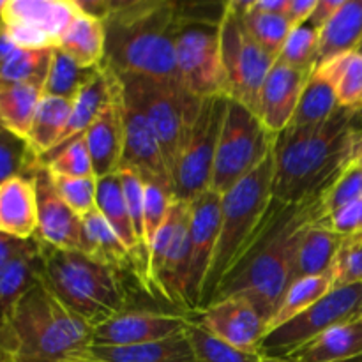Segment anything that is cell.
<instances>
[{
	"label": "cell",
	"instance_id": "obj_44",
	"mask_svg": "<svg viewBox=\"0 0 362 362\" xmlns=\"http://www.w3.org/2000/svg\"><path fill=\"white\" fill-rule=\"evenodd\" d=\"M49 173V172H48ZM60 198L69 205L71 211L85 218L98 209V179L90 177H53Z\"/></svg>",
	"mask_w": 362,
	"mask_h": 362
},
{
	"label": "cell",
	"instance_id": "obj_60",
	"mask_svg": "<svg viewBox=\"0 0 362 362\" xmlns=\"http://www.w3.org/2000/svg\"><path fill=\"white\" fill-rule=\"evenodd\" d=\"M69 362H80V361H69Z\"/></svg>",
	"mask_w": 362,
	"mask_h": 362
},
{
	"label": "cell",
	"instance_id": "obj_42",
	"mask_svg": "<svg viewBox=\"0 0 362 362\" xmlns=\"http://www.w3.org/2000/svg\"><path fill=\"white\" fill-rule=\"evenodd\" d=\"M37 166L27 141L0 126V184L13 177L32 175Z\"/></svg>",
	"mask_w": 362,
	"mask_h": 362
},
{
	"label": "cell",
	"instance_id": "obj_13",
	"mask_svg": "<svg viewBox=\"0 0 362 362\" xmlns=\"http://www.w3.org/2000/svg\"><path fill=\"white\" fill-rule=\"evenodd\" d=\"M362 310V283L334 286L315 306L267 332L262 339L258 354L269 359H285L286 356L306 345L329 329L354 320Z\"/></svg>",
	"mask_w": 362,
	"mask_h": 362
},
{
	"label": "cell",
	"instance_id": "obj_48",
	"mask_svg": "<svg viewBox=\"0 0 362 362\" xmlns=\"http://www.w3.org/2000/svg\"><path fill=\"white\" fill-rule=\"evenodd\" d=\"M37 246V239H16V237L6 235V233H0V271L4 267L14 262L16 258H20L21 255L28 253L30 250Z\"/></svg>",
	"mask_w": 362,
	"mask_h": 362
},
{
	"label": "cell",
	"instance_id": "obj_43",
	"mask_svg": "<svg viewBox=\"0 0 362 362\" xmlns=\"http://www.w3.org/2000/svg\"><path fill=\"white\" fill-rule=\"evenodd\" d=\"M145 182V207H144V243L145 250H151L152 243H154L156 233L165 223L166 216H168L170 209H172L173 202H175V194H173V187L166 186L161 182Z\"/></svg>",
	"mask_w": 362,
	"mask_h": 362
},
{
	"label": "cell",
	"instance_id": "obj_26",
	"mask_svg": "<svg viewBox=\"0 0 362 362\" xmlns=\"http://www.w3.org/2000/svg\"><path fill=\"white\" fill-rule=\"evenodd\" d=\"M362 45V0H343L341 7L320 30L317 67L357 52Z\"/></svg>",
	"mask_w": 362,
	"mask_h": 362
},
{
	"label": "cell",
	"instance_id": "obj_17",
	"mask_svg": "<svg viewBox=\"0 0 362 362\" xmlns=\"http://www.w3.org/2000/svg\"><path fill=\"white\" fill-rule=\"evenodd\" d=\"M194 322L209 334L251 354H258L267 329L255 304L240 296L214 300L194 315Z\"/></svg>",
	"mask_w": 362,
	"mask_h": 362
},
{
	"label": "cell",
	"instance_id": "obj_46",
	"mask_svg": "<svg viewBox=\"0 0 362 362\" xmlns=\"http://www.w3.org/2000/svg\"><path fill=\"white\" fill-rule=\"evenodd\" d=\"M120 186H122L124 200H126L127 211H129L131 221H133L134 232H136L138 240L144 246V207H145V182L138 173L131 170H119ZM147 253V250H145ZM148 255V253H147Z\"/></svg>",
	"mask_w": 362,
	"mask_h": 362
},
{
	"label": "cell",
	"instance_id": "obj_34",
	"mask_svg": "<svg viewBox=\"0 0 362 362\" xmlns=\"http://www.w3.org/2000/svg\"><path fill=\"white\" fill-rule=\"evenodd\" d=\"M334 288V276L324 274V276H311V278H300L296 279L288 290L283 296L281 304L276 310L274 317L269 320L265 334L274 329L281 327L283 324L290 322L292 318L299 317L306 310L318 303L322 297L327 296L331 290Z\"/></svg>",
	"mask_w": 362,
	"mask_h": 362
},
{
	"label": "cell",
	"instance_id": "obj_29",
	"mask_svg": "<svg viewBox=\"0 0 362 362\" xmlns=\"http://www.w3.org/2000/svg\"><path fill=\"white\" fill-rule=\"evenodd\" d=\"M73 101L55 98V95H42L35 110L30 131L27 136L28 151L37 165L42 159L55 151L60 144L71 117Z\"/></svg>",
	"mask_w": 362,
	"mask_h": 362
},
{
	"label": "cell",
	"instance_id": "obj_35",
	"mask_svg": "<svg viewBox=\"0 0 362 362\" xmlns=\"http://www.w3.org/2000/svg\"><path fill=\"white\" fill-rule=\"evenodd\" d=\"M232 6L243 14L246 28L253 35L255 41L269 53L274 60H278L290 32L292 25L288 23L285 14H269L253 9V0H232Z\"/></svg>",
	"mask_w": 362,
	"mask_h": 362
},
{
	"label": "cell",
	"instance_id": "obj_16",
	"mask_svg": "<svg viewBox=\"0 0 362 362\" xmlns=\"http://www.w3.org/2000/svg\"><path fill=\"white\" fill-rule=\"evenodd\" d=\"M191 204L189 221V274H187V304L197 315L204 292L205 278L211 267L212 255L219 235L221 223V194L207 189Z\"/></svg>",
	"mask_w": 362,
	"mask_h": 362
},
{
	"label": "cell",
	"instance_id": "obj_45",
	"mask_svg": "<svg viewBox=\"0 0 362 362\" xmlns=\"http://www.w3.org/2000/svg\"><path fill=\"white\" fill-rule=\"evenodd\" d=\"M53 177H90L94 175L90 156L83 138L71 141L62 151L55 152L41 163ZM95 177V175H94Z\"/></svg>",
	"mask_w": 362,
	"mask_h": 362
},
{
	"label": "cell",
	"instance_id": "obj_63",
	"mask_svg": "<svg viewBox=\"0 0 362 362\" xmlns=\"http://www.w3.org/2000/svg\"><path fill=\"white\" fill-rule=\"evenodd\" d=\"M361 317H362V315H361Z\"/></svg>",
	"mask_w": 362,
	"mask_h": 362
},
{
	"label": "cell",
	"instance_id": "obj_33",
	"mask_svg": "<svg viewBox=\"0 0 362 362\" xmlns=\"http://www.w3.org/2000/svg\"><path fill=\"white\" fill-rule=\"evenodd\" d=\"M42 95L39 85L0 81V126L27 141Z\"/></svg>",
	"mask_w": 362,
	"mask_h": 362
},
{
	"label": "cell",
	"instance_id": "obj_36",
	"mask_svg": "<svg viewBox=\"0 0 362 362\" xmlns=\"http://www.w3.org/2000/svg\"><path fill=\"white\" fill-rule=\"evenodd\" d=\"M95 69L98 67L87 69V67L80 66L66 52H62L60 48H53L52 62H49V71L45 87H42V94L73 101Z\"/></svg>",
	"mask_w": 362,
	"mask_h": 362
},
{
	"label": "cell",
	"instance_id": "obj_27",
	"mask_svg": "<svg viewBox=\"0 0 362 362\" xmlns=\"http://www.w3.org/2000/svg\"><path fill=\"white\" fill-rule=\"evenodd\" d=\"M345 243L346 237L334 232L325 219L315 223L306 232L297 251L293 281L311 276L332 274Z\"/></svg>",
	"mask_w": 362,
	"mask_h": 362
},
{
	"label": "cell",
	"instance_id": "obj_1",
	"mask_svg": "<svg viewBox=\"0 0 362 362\" xmlns=\"http://www.w3.org/2000/svg\"><path fill=\"white\" fill-rule=\"evenodd\" d=\"M322 219H327L322 193L300 204L272 200L257 239L226 276L214 300L233 296L246 297L269 324L293 283L297 251L304 235Z\"/></svg>",
	"mask_w": 362,
	"mask_h": 362
},
{
	"label": "cell",
	"instance_id": "obj_37",
	"mask_svg": "<svg viewBox=\"0 0 362 362\" xmlns=\"http://www.w3.org/2000/svg\"><path fill=\"white\" fill-rule=\"evenodd\" d=\"M322 67L331 74L339 108L357 112L362 106V53L352 52Z\"/></svg>",
	"mask_w": 362,
	"mask_h": 362
},
{
	"label": "cell",
	"instance_id": "obj_30",
	"mask_svg": "<svg viewBox=\"0 0 362 362\" xmlns=\"http://www.w3.org/2000/svg\"><path fill=\"white\" fill-rule=\"evenodd\" d=\"M338 110L339 103L331 74L325 67H317L304 87L296 115L286 129H311L322 126Z\"/></svg>",
	"mask_w": 362,
	"mask_h": 362
},
{
	"label": "cell",
	"instance_id": "obj_25",
	"mask_svg": "<svg viewBox=\"0 0 362 362\" xmlns=\"http://www.w3.org/2000/svg\"><path fill=\"white\" fill-rule=\"evenodd\" d=\"M80 251L87 257L101 262V264L117 269L119 272H124V274L127 272L138 283L133 255L124 246L119 235L110 228V225L98 209L85 216V218H81Z\"/></svg>",
	"mask_w": 362,
	"mask_h": 362
},
{
	"label": "cell",
	"instance_id": "obj_3",
	"mask_svg": "<svg viewBox=\"0 0 362 362\" xmlns=\"http://www.w3.org/2000/svg\"><path fill=\"white\" fill-rule=\"evenodd\" d=\"M106 53L101 66L115 74L179 80L175 59L177 2L113 0L105 18Z\"/></svg>",
	"mask_w": 362,
	"mask_h": 362
},
{
	"label": "cell",
	"instance_id": "obj_18",
	"mask_svg": "<svg viewBox=\"0 0 362 362\" xmlns=\"http://www.w3.org/2000/svg\"><path fill=\"white\" fill-rule=\"evenodd\" d=\"M122 87V85H120ZM124 152L119 170H131L147 182H161L172 186V173L166 165L154 127L140 106L122 94Z\"/></svg>",
	"mask_w": 362,
	"mask_h": 362
},
{
	"label": "cell",
	"instance_id": "obj_41",
	"mask_svg": "<svg viewBox=\"0 0 362 362\" xmlns=\"http://www.w3.org/2000/svg\"><path fill=\"white\" fill-rule=\"evenodd\" d=\"M318 42H320V30L306 21L300 27L292 28L279 53L278 62L296 69L313 71L318 59Z\"/></svg>",
	"mask_w": 362,
	"mask_h": 362
},
{
	"label": "cell",
	"instance_id": "obj_19",
	"mask_svg": "<svg viewBox=\"0 0 362 362\" xmlns=\"http://www.w3.org/2000/svg\"><path fill=\"white\" fill-rule=\"evenodd\" d=\"M37 193V233L35 239L55 250L80 251L81 218L60 198L52 175L39 165L32 173Z\"/></svg>",
	"mask_w": 362,
	"mask_h": 362
},
{
	"label": "cell",
	"instance_id": "obj_10",
	"mask_svg": "<svg viewBox=\"0 0 362 362\" xmlns=\"http://www.w3.org/2000/svg\"><path fill=\"white\" fill-rule=\"evenodd\" d=\"M189 202L175 200L165 223L156 233L148 250L152 296L159 297L177 311L191 313L187 304V274H189ZM194 315V313H193Z\"/></svg>",
	"mask_w": 362,
	"mask_h": 362
},
{
	"label": "cell",
	"instance_id": "obj_61",
	"mask_svg": "<svg viewBox=\"0 0 362 362\" xmlns=\"http://www.w3.org/2000/svg\"><path fill=\"white\" fill-rule=\"evenodd\" d=\"M9 362H14V361H13V359H9Z\"/></svg>",
	"mask_w": 362,
	"mask_h": 362
},
{
	"label": "cell",
	"instance_id": "obj_5",
	"mask_svg": "<svg viewBox=\"0 0 362 362\" xmlns=\"http://www.w3.org/2000/svg\"><path fill=\"white\" fill-rule=\"evenodd\" d=\"M41 255V281L92 329L129 308L131 290L124 272L81 251L55 250L42 243Z\"/></svg>",
	"mask_w": 362,
	"mask_h": 362
},
{
	"label": "cell",
	"instance_id": "obj_24",
	"mask_svg": "<svg viewBox=\"0 0 362 362\" xmlns=\"http://www.w3.org/2000/svg\"><path fill=\"white\" fill-rule=\"evenodd\" d=\"M0 233L23 240L37 233V193L32 175L0 184Z\"/></svg>",
	"mask_w": 362,
	"mask_h": 362
},
{
	"label": "cell",
	"instance_id": "obj_23",
	"mask_svg": "<svg viewBox=\"0 0 362 362\" xmlns=\"http://www.w3.org/2000/svg\"><path fill=\"white\" fill-rule=\"evenodd\" d=\"M73 361L80 362H198L186 331L172 338L127 346L90 345Z\"/></svg>",
	"mask_w": 362,
	"mask_h": 362
},
{
	"label": "cell",
	"instance_id": "obj_38",
	"mask_svg": "<svg viewBox=\"0 0 362 362\" xmlns=\"http://www.w3.org/2000/svg\"><path fill=\"white\" fill-rule=\"evenodd\" d=\"M359 198H362V152L357 151L345 168L325 187L322 193V202H324L325 214L331 218L332 214L343 211Z\"/></svg>",
	"mask_w": 362,
	"mask_h": 362
},
{
	"label": "cell",
	"instance_id": "obj_20",
	"mask_svg": "<svg viewBox=\"0 0 362 362\" xmlns=\"http://www.w3.org/2000/svg\"><path fill=\"white\" fill-rule=\"evenodd\" d=\"M313 71L296 69L276 60L258 99V117L271 133L281 134L292 122L304 87Z\"/></svg>",
	"mask_w": 362,
	"mask_h": 362
},
{
	"label": "cell",
	"instance_id": "obj_52",
	"mask_svg": "<svg viewBox=\"0 0 362 362\" xmlns=\"http://www.w3.org/2000/svg\"><path fill=\"white\" fill-rule=\"evenodd\" d=\"M18 49L20 48H18L16 42L13 41V37H11L7 28L2 25V21H0V67H2Z\"/></svg>",
	"mask_w": 362,
	"mask_h": 362
},
{
	"label": "cell",
	"instance_id": "obj_15",
	"mask_svg": "<svg viewBox=\"0 0 362 362\" xmlns=\"http://www.w3.org/2000/svg\"><path fill=\"white\" fill-rule=\"evenodd\" d=\"M193 320L194 315L186 311L127 308L92 329V345L127 346L159 341L184 332Z\"/></svg>",
	"mask_w": 362,
	"mask_h": 362
},
{
	"label": "cell",
	"instance_id": "obj_22",
	"mask_svg": "<svg viewBox=\"0 0 362 362\" xmlns=\"http://www.w3.org/2000/svg\"><path fill=\"white\" fill-rule=\"evenodd\" d=\"M119 90V76H117L112 69H108V67L99 66L98 69L94 71V74L88 78L87 83L81 87V90L78 92L76 98L73 99L69 122H67L66 131H64L62 140L57 145L55 151H53L52 154L46 156L45 159H48L49 156H53L55 152L62 151V148L67 147L71 141L78 140V138H83V134L87 133L88 127L94 124V120L98 119L99 113L113 101V98H115ZM45 159H42V161H45Z\"/></svg>",
	"mask_w": 362,
	"mask_h": 362
},
{
	"label": "cell",
	"instance_id": "obj_59",
	"mask_svg": "<svg viewBox=\"0 0 362 362\" xmlns=\"http://www.w3.org/2000/svg\"><path fill=\"white\" fill-rule=\"evenodd\" d=\"M357 52H361V53H362V45H361V48H359V49H357Z\"/></svg>",
	"mask_w": 362,
	"mask_h": 362
},
{
	"label": "cell",
	"instance_id": "obj_9",
	"mask_svg": "<svg viewBox=\"0 0 362 362\" xmlns=\"http://www.w3.org/2000/svg\"><path fill=\"white\" fill-rule=\"evenodd\" d=\"M276 138L278 136L265 127L258 113L228 99L209 189L223 197L246 179L272 154Z\"/></svg>",
	"mask_w": 362,
	"mask_h": 362
},
{
	"label": "cell",
	"instance_id": "obj_51",
	"mask_svg": "<svg viewBox=\"0 0 362 362\" xmlns=\"http://www.w3.org/2000/svg\"><path fill=\"white\" fill-rule=\"evenodd\" d=\"M113 0H74V6L81 14L105 21L108 13L112 11Z\"/></svg>",
	"mask_w": 362,
	"mask_h": 362
},
{
	"label": "cell",
	"instance_id": "obj_31",
	"mask_svg": "<svg viewBox=\"0 0 362 362\" xmlns=\"http://www.w3.org/2000/svg\"><path fill=\"white\" fill-rule=\"evenodd\" d=\"M41 243L0 271V329L9 320L25 293L41 281Z\"/></svg>",
	"mask_w": 362,
	"mask_h": 362
},
{
	"label": "cell",
	"instance_id": "obj_40",
	"mask_svg": "<svg viewBox=\"0 0 362 362\" xmlns=\"http://www.w3.org/2000/svg\"><path fill=\"white\" fill-rule=\"evenodd\" d=\"M186 334L198 362H264V357L260 354L244 352V350L221 341L216 336L209 334L194 320L186 329Z\"/></svg>",
	"mask_w": 362,
	"mask_h": 362
},
{
	"label": "cell",
	"instance_id": "obj_53",
	"mask_svg": "<svg viewBox=\"0 0 362 362\" xmlns=\"http://www.w3.org/2000/svg\"><path fill=\"white\" fill-rule=\"evenodd\" d=\"M288 0H253V9L269 14H286Z\"/></svg>",
	"mask_w": 362,
	"mask_h": 362
},
{
	"label": "cell",
	"instance_id": "obj_39",
	"mask_svg": "<svg viewBox=\"0 0 362 362\" xmlns=\"http://www.w3.org/2000/svg\"><path fill=\"white\" fill-rule=\"evenodd\" d=\"M52 49H18L2 67L0 81L6 83H30L45 87L52 62Z\"/></svg>",
	"mask_w": 362,
	"mask_h": 362
},
{
	"label": "cell",
	"instance_id": "obj_50",
	"mask_svg": "<svg viewBox=\"0 0 362 362\" xmlns=\"http://www.w3.org/2000/svg\"><path fill=\"white\" fill-rule=\"evenodd\" d=\"M343 0H317V7H315L313 14L310 16V23L315 28L322 30L327 25V21L334 16L336 11L341 7Z\"/></svg>",
	"mask_w": 362,
	"mask_h": 362
},
{
	"label": "cell",
	"instance_id": "obj_12",
	"mask_svg": "<svg viewBox=\"0 0 362 362\" xmlns=\"http://www.w3.org/2000/svg\"><path fill=\"white\" fill-rule=\"evenodd\" d=\"M276 60L258 45L244 18L226 2L221 20V64L225 95L258 113L262 85Z\"/></svg>",
	"mask_w": 362,
	"mask_h": 362
},
{
	"label": "cell",
	"instance_id": "obj_57",
	"mask_svg": "<svg viewBox=\"0 0 362 362\" xmlns=\"http://www.w3.org/2000/svg\"><path fill=\"white\" fill-rule=\"evenodd\" d=\"M6 6H7V0H0V16H2V13H4V9H6Z\"/></svg>",
	"mask_w": 362,
	"mask_h": 362
},
{
	"label": "cell",
	"instance_id": "obj_6",
	"mask_svg": "<svg viewBox=\"0 0 362 362\" xmlns=\"http://www.w3.org/2000/svg\"><path fill=\"white\" fill-rule=\"evenodd\" d=\"M274 151L246 179L221 197V223L198 311L214 300L226 276L243 260L264 226L272 204ZM197 311V313H198Z\"/></svg>",
	"mask_w": 362,
	"mask_h": 362
},
{
	"label": "cell",
	"instance_id": "obj_54",
	"mask_svg": "<svg viewBox=\"0 0 362 362\" xmlns=\"http://www.w3.org/2000/svg\"><path fill=\"white\" fill-rule=\"evenodd\" d=\"M352 127L357 134L362 138V106L352 115Z\"/></svg>",
	"mask_w": 362,
	"mask_h": 362
},
{
	"label": "cell",
	"instance_id": "obj_7",
	"mask_svg": "<svg viewBox=\"0 0 362 362\" xmlns=\"http://www.w3.org/2000/svg\"><path fill=\"white\" fill-rule=\"evenodd\" d=\"M223 4L177 2L175 59L179 81L197 98L225 95L221 64Z\"/></svg>",
	"mask_w": 362,
	"mask_h": 362
},
{
	"label": "cell",
	"instance_id": "obj_2",
	"mask_svg": "<svg viewBox=\"0 0 362 362\" xmlns=\"http://www.w3.org/2000/svg\"><path fill=\"white\" fill-rule=\"evenodd\" d=\"M354 112L339 108L327 122L311 129H285L274 145L272 198L300 204L336 179L357 154L362 138L352 127Z\"/></svg>",
	"mask_w": 362,
	"mask_h": 362
},
{
	"label": "cell",
	"instance_id": "obj_32",
	"mask_svg": "<svg viewBox=\"0 0 362 362\" xmlns=\"http://www.w3.org/2000/svg\"><path fill=\"white\" fill-rule=\"evenodd\" d=\"M57 48L66 52L87 69L99 67L105 62L106 53L105 23L78 11Z\"/></svg>",
	"mask_w": 362,
	"mask_h": 362
},
{
	"label": "cell",
	"instance_id": "obj_8",
	"mask_svg": "<svg viewBox=\"0 0 362 362\" xmlns=\"http://www.w3.org/2000/svg\"><path fill=\"white\" fill-rule=\"evenodd\" d=\"M122 94L140 106L154 127L170 173L173 172L187 129L198 113L202 99L184 88L179 80L117 74Z\"/></svg>",
	"mask_w": 362,
	"mask_h": 362
},
{
	"label": "cell",
	"instance_id": "obj_47",
	"mask_svg": "<svg viewBox=\"0 0 362 362\" xmlns=\"http://www.w3.org/2000/svg\"><path fill=\"white\" fill-rule=\"evenodd\" d=\"M332 276L334 286L362 283V237H346Z\"/></svg>",
	"mask_w": 362,
	"mask_h": 362
},
{
	"label": "cell",
	"instance_id": "obj_49",
	"mask_svg": "<svg viewBox=\"0 0 362 362\" xmlns=\"http://www.w3.org/2000/svg\"><path fill=\"white\" fill-rule=\"evenodd\" d=\"M315 7H317V0H288L285 16L288 23L292 25V28L300 27L310 20Z\"/></svg>",
	"mask_w": 362,
	"mask_h": 362
},
{
	"label": "cell",
	"instance_id": "obj_14",
	"mask_svg": "<svg viewBox=\"0 0 362 362\" xmlns=\"http://www.w3.org/2000/svg\"><path fill=\"white\" fill-rule=\"evenodd\" d=\"M76 14L74 0H7L0 21L18 48L52 49Z\"/></svg>",
	"mask_w": 362,
	"mask_h": 362
},
{
	"label": "cell",
	"instance_id": "obj_58",
	"mask_svg": "<svg viewBox=\"0 0 362 362\" xmlns=\"http://www.w3.org/2000/svg\"><path fill=\"white\" fill-rule=\"evenodd\" d=\"M264 362H286L285 359H269V357H264Z\"/></svg>",
	"mask_w": 362,
	"mask_h": 362
},
{
	"label": "cell",
	"instance_id": "obj_62",
	"mask_svg": "<svg viewBox=\"0 0 362 362\" xmlns=\"http://www.w3.org/2000/svg\"><path fill=\"white\" fill-rule=\"evenodd\" d=\"M361 315H362V310H361ZM361 315H359V317H361Z\"/></svg>",
	"mask_w": 362,
	"mask_h": 362
},
{
	"label": "cell",
	"instance_id": "obj_11",
	"mask_svg": "<svg viewBox=\"0 0 362 362\" xmlns=\"http://www.w3.org/2000/svg\"><path fill=\"white\" fill-rule=\"evenodd\" d=\"M228 108L226 95L202 99L172 172L175 200L193 202L211 187L219 134Z\"/></svg>",
	"mask_w": 362,
	"mask_h": 362
},
{
	"label": "cell",
	"instance_id": "obj_4",
	"mask_svg": "<svg viewBox=\"0 0 362 362\" xmlns=\"http://www.w3.org/2000/svg\"><path fill=\"white\" fill-rule=\"evenodd\" d=\"M90 345V325L42 281L25 293L0 329V349L14 362H69Z\"/></svg>",
	"mask_w": 362,
	"mask_h": 362
},
{
	"label": "cell",
	"instance_id": "obj_28",
	"mask_svg": "<svg viewBox=\"0 0 362 362\" xmlns=\"http://www.w3.org/2000/svg\"><path fill=\"white\" fill-rule=\"evenodd\" d=\"M362 352V317L322 332L285 357L286 362H339Z\"/></svg>",
	"mask_w": 362,
	"mask_h": 362
},
{
	"label": "cell",
	"instance_id": "obj_56",
	"mask_svg": "<svg viewBox=\"0 0 362 362\" xmlns=\"http://www.w3.org/2000/svg\"><path fill=\"white\" fill-rule=\"evenodd\" d=\"M339 362H362V352L357 354V356L350 357V359H345V361H339Z\"/></svg>",
	"mask_w": 362,
	"mask_h": 362
},
{
	"label": "cell",
	"instance_id": "obj_21",
	"mask_svg": "<svg viewBox=\"0 0 362 362\" xmlns=\"http://www.w3.org/2000/svg\"><path fill=\"white\" fill-rule=\"evenodd\" d=\"M95 179L117 173L124 152L122 87L83 134Z\"/></svg>",
	"mask_w": 362,
	"mask_h": 362
},
{
	"label": "cell",
	"instance_id": "obj_55",
	"mask_svg": "<svg viewBox=\"0 0 362 362\" xmlns=\"http://www.w3.org/2000/svg\"><path fill=\"white\" fill-rule=\"evenodd\" d=\"M9 359H11L9 354H7L6 350L0 349V362H9Z\"/></svg>",
	"mask_w": 362,
	"mask_h": 362
}]
</instances>
